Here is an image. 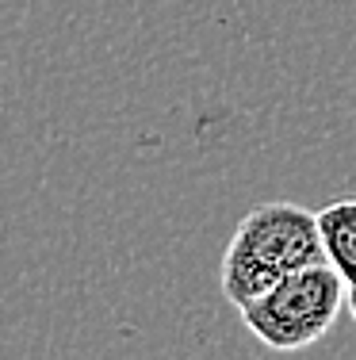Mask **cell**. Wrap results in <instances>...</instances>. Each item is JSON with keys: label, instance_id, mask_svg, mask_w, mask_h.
<instances>
[{"label": "cell", "instance_id": "1", "mask_svg": "<svg viewBox=\"0 0 356 360\" xmlns=\"http://www.w3.org/2000/svg\"><path fill=\"white\" fill-rule=\"evenodd\" d=\"M322 261H326V245H322L318 215L291 200H276L253 207L237 222L223 253L218 284L234 307H245L291 272H303Z\"/></svg>", "mask_w": 356, "mask_h": 360}, {"label": "cell", "instance_id": "2", "mask_svg": "<svg viewBox=\"0 0 356 360\" xmlns=\"http://www.w3.org/2000/svg\"><path fill=\"white\" fill-rule=\"evenodd\" d=\"M349 303V284L329 261L291 272L265 295L237 307L242 326L276 353H303L334 330L341 307Z\"/></svg>", "mask_w": 356, "mask_h": 360}, {"label": "cell", "instance_id": "3", "mask_svg": "<svg viewBox=\"0 0 356 360\" xmlns=\"http://www.w3.org/2000/svg\"><path fill=\"white\" fill-rule=\"evenodd\" d=\"M318 230L326 245V261L341 272V280L356 288V195L334 200L318 211Z\"/></svg>", "mask_w": 356, "mask_h": 360}, {"label": "cell", "instance_id": "4", "mask_svg": "<svg viewBox=\"0 0 356 360\" xmlns=\"http://www.w3.org/2000/svg\"><path fill=\"white\" fill-rule=\"evenodd\" d=\"M345 307H349V314H352V322H356V288H349V303H345Z\"/></svg>", "mask_w": 356, "mask_h": 360}]
</instances>
